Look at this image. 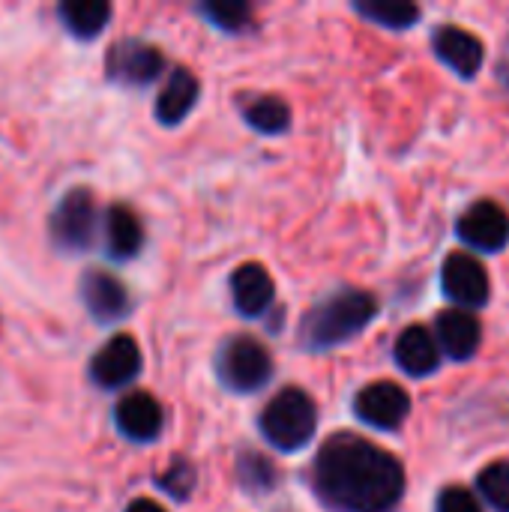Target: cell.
<instances>
[{"mask_svg": "<svg viewBox=\"0 0 509 512\" xmlns=\"http://www.w3.org/2000/svg\"><path fill=\"white\" fill-rule=\"evenodd\" d=\"M315 489L339 512H390L405 492V471L372 441L339 432L318 450Z\"/></svg>", "mask_w": 509, "mask_h": 512, "instance_id": "1", "label": "cell"}, {"mask_svg": "<svg viewBox=\"0 0 509 512\" xmlns=\"http://www.w3.org/2000/svg\"><path fill=\"white\" fill-rule=\"evenodd\" d=\"M357 12L384 27H411L420 18V9L405 0H360Z\"/></svg>", "mask_w": 509, "mask_h": 512, "instance_id": "21", "label": "cell"}, {"mask_svg": "<svg viewBox=\"0 0 509 512\" xmlns=\"http://www.w3.org/2000/svg\"><path fill=\"white\" fill-rule=\"evenodd\" d=\"M396 363L411 375V378H426L441 366V351L438 339L426 327H408L396 339Z\"/></svg>", "mask_w": 509, "mask_h": 512, "instance_id": "16", "label": "cell"}, {"mask_svg": "<svg viewBox=\"0 0 509 512\" xmlns=\"http://www.w3.org/2000/svg\"><path fill=\"white\" fill-rule=\"evenodd\" d=\"M126 512H168L165 507H159L156 501H147V498H138V501H132Z\"/></svg>", "mask_w": 509, "mask_h": 512, "instance_id": "27", "label": "cell"}, {"mask_svg": "<svg viewBox=\"0 0 509 512\" xmlns=\"http://www.w3.org/2000/svg\"><path fill=\"white\" fill-rule=\"evenodd\" d=\"M438 512H483L480 501L462 489V486H453V489H444L441 498H438Z\"/></svg>", "mask_w": 509, "mask_h": 512, "instance_id": "26", "label": "cell"}, {"mask_svg": "<svg viewBox=\"0 0 509 512\" xmlns=\"http://www.w3.org/2000/svg\"><path fill=\"white\" fill-rule=\"evenodd\" d=\"M270 375H273V360L267 348L249 336H237L225 342V348L219 351V378L225 381V387L237 393H252L264 387Z\"/></svg>", "mask_w": 509, "mask_h": 512, "instance_id": "5", "label": "cell"}, {"mask_svg": "<svg viewBox=\"0 0 509 512\" xmlns=\"http://www.w3.org/2000/svg\"><path fill=\"white\" fill-rule=\"evenodd\" d=\"M273 480H276V471H273V465H270L267 459H261V456H255V453L243 456V462H240V483H243L246 489L264 492V489L273 486Z\"/></svg>", "mask_w": 509, "mask_h": 512, "instance_id": "25", "label": "cell"}, {"mask_svg": "<svg viewBox=\"0 0 509 512\" xmlns=\"http://www.w3.org/2000/svg\"><path fill=\"white\" fill-rule=\"evenodd\" d=\"M78 294H81V303L90 312V318L99 321V324L120 321L129 312V306H132L129 291L108 270H87V273H81Z\"/></svg>", "mask_w": 509, "mask_h": 512, "instance_id": "8", "label": "cell"}, {"mask_svg": "<svg viewBox=\"0 0 509 512\" xmlns=\"http://www.w3.org/2000/svg\"><path fill=\"white\" fill-rule=\"evenodd\" d=\"M459 237L474 249L498 252L509 240V216L495 201H480L459 219Z\"/></svg>", "mask_w": 509, "mask_h": 512, "instance_id": "12", "label": "cell"}, {"mask_svg": "<svg viewBox=\"0 0 509 512\" xmlns=\"http://www.w3.org/2000/svg\"><path fill=\"white\" fill-rule=\"evenodd\" d=\"M318 429V408L315 402L297 390V387H288L282 390L264 411L261 417V432L264 438L276 447V450H303L312 435Z\"/></svg>", "mask_w": 509, "mask_h": 512, "instance_id": "3", "label": "cell"}, {"mask_svg": "<svg viewBox=\"0 0 509 512\" xmlns=\"http://www.w3.org/2000/svg\"><path fill=\"white\" fill-rule=\"evenodd\" d=\"M483 498L495 507L498 512H509V465L507 462H495L489 468L480 471L477 480Z\"/></svg>", "mask_w": 509, "mask_h": 512, "instance_id": "22", "label": "cell"}, {"mask_svg": "<svg viewBox=\"0 0 509 512\" xmlns=\"http://www.w3.org/2000/svg\"><path fill=\"white\" fill-rule=\"evenodd\" d=\"M156 486H159L162 492H168L171 498L186 501V498L192 495V489H195V471H192V465H189V462L177 459L168 471H162V474H159Z\"/></svg>", "mask_w": 509, "mask_h": 512, "instance_id": "23", "label": "cell"}, {"mask_svg": "<svg viewBox=\"0 0 509 512\" xmlns=\"http://www.w3.org/2000/svg\"><path fill=\"white\" fill-rule=\"evenodd\" d=\"M195 102H198V78L180 66L168 75V81L156 99V120L165 126H174L192 111Z\"/></svg>", "mask_w": 509, "mask_h": 512, "instance_id": "18", "label": "cell"}, {"mask_svg": "<svg viewBox=\"0 0 509 512\" xmlns=\"http://www.w3.org/2000/svg\"><path fill=\"white\" fill-rule=\"evenodd\" d=\"M96 234H99V210L93 192L84 186L69 189L48 216L51 243L66 255H78L96 243Z\"/></svg>", "mask_w": 509, "mask_h": 512, "instance_id": "4", "label": "cell"}, {"mask_svg": "<svg viewBox=\"0 0 509 512\" xmlns=\"http://www.w3.org/2000/svg\"><path fill=\"white\" fill-rule=\"evenodd\" d=\"M90 381L102 390H120L141 375V348L129 333L111 336L90 360Z\"/></svg>", "mask_w": 509, "mask_h": 512, "instance_id": "7", "label": "cell"}, {"mask_svg": "<svg viewBox=\"0 0 509 512\" xmlns=\"http://www.w3.org/2000/svg\"><path fill=\"white\" fill-rule=\"evenodd\" d=\"M432 45H435V54L465 78L477 75V69L483 66V57H486V48L474 33H468L462 27H450V24L435 33Z\"/></svg>", "mask_w": 509, "mask_h": 512, "instance_id": "13", "label": "cell"}, {"mask_svg": "<svg viewBox=\"0 0 509 512\" xmlns=\"http://www.w3.org/2000/svg\"><path fill=\"white\" fill-rule=\"evenodd\" d=\"M411 414V396L390 381L369 384L357 396V417L375 429H396Z\"/></svg>", "mask_w": 509, "mask_h": 512, "instance_id": "10", "label": "cell"}, {"mask_svg": "<svg viewBox=\"0 0 509 512\" xmlns=\"http://www.w3.org/2000/svg\"><path fill=\"white\" fill-rule=\"evenodd\" d=\"M201 12L216 24V27H222V30H246L249 27V21H252V12H249V6H243V3H207V6H201Z\"/></svg>", "mask_w": 509, "mask_h": 512, "instance_id": "24", "label": "cell"}, {"mask_svg": "<svg viewBox=\"0 0 509 512\" xmlns=\"http://www.w3.org/2000/svg\"><path fill=\"white\" fill-rule=\"evenodd\" d=\"M57 18L69 36L96 39L111 21V6L105 0H63L57 6Z\"/></svg>", "mask_w": 509, "mask_h": 512, "instance_id": "19", "label": "cell"}, {"mask_svg": "<svg viewBox=\"0 0 509 512\" xmlns=\"http://www.w3.org/2000/svg\"><path fill=\"white\" fill-rule=\"evenodd\" d=\"M378 315V303L372 294L366 291H339L330 300H324L321 306H315L306 321H303V345L312 351H324L333 345H342L348 339H354L360 330H366L372 324V318Z\"/></svg>", "mask_w": 509, "mask_h": 512, "instance_id": "2", "label": "cell"}, {"mask_svg": "<svg viewBox=\"0 0 509 512\" xmlns=\"http://www.w3.org/2000/svg\"><path fill=\"white\" fill-rule=\"evenodd\" d=\"M435 339L438 345L453 357V360H471L480 348L483 330L480 321L465 312V309H450L438 318L435 324Z\"/></svg>", "mask_w": 509, "mask_h": 512, "instance_id": "15", "label": "cell"}, {"mask_svg": "<svg viewBox=\"0 0 509 512\" xmlns=\"http://www.w3.org/2000/svg\"><path fill=\"white\" fill-rule=\"evenodd\" d=\"M165 414L150 393H129L114 408V426L123 438L135 444H150L159 438Z\"/></svg>", "mask_w": 509, "mask_h": 512, "instance_id": "11", "label": "cell"}, {"mask_svg": "<svg viewBox=\"0 0 509 512\" xmlns=\"http://www.w3.org/2000/svg\"><path fill=\"white\" fill-rule=\"evenodd\" d=\"M165 66V57L156 45H147L141 39H120L111 45L105 57V72L111 81L126 87H147L159 78Z\"/></svg>", "mask_w": 509, "mask_h": 512, "instance_id": "6", "label": "cell"}, {"mask_svg": "<svg viewBox=\"0 0 509 512\" xmlns=\"http://www.w3.org/2000/svg\"><path fill=\"white\" fill-rule=\"evenodd\" d=\"M444 291L450 300H456L459 306L465 309H477V306H486L489 303V273L486 267L465 255V252H456L444 261Z\"/></svg>", "mask_w": 509, "mask_h": 512, "instance_id": "9", "label": "cell"}, {"mask_svg": "<svg viewBox=\"0 0 509 512\" xmlns=\"http://www.w3.org/2000/svg\"><path fill=\"white\" fill-rule=\"evenodd\" d=\"M243 114L249 120V126H255L258 132H267V135H276V132H285L288 123H291V111L282 99L276 96H258V99H249L243 105Z\"/></svg>", "mask_w": 509, "mask_h": 512, "instance_id": "20", "label": "cell"}, {"mask_svg": "<svg viewBox=\"0 0 509 512\" xmlns=\"http://www.w3.org/2000/svg\"><path fill=\"white\" fill-rule=\"evenodd\" d=\"M231 297H234V309L246 318L267 312V306L273 303L270 273L261 264H243L231 279Z\"/></svg>", "mask_w": 509, "mask_h": 512, "instance_id": "17", "label": "cell"}, {"mask_svg": "<svg viewBox=\"0 0 509 512\" xmlns=\"http://www.w3.org/2000/svg\"><path fill=\"white\" fill-rule=\"evenodd\" d=\"M105 228V255L111 261H129L144 246V228L126 204H111L102 219Z\"/></svg>", "mask_w": 509, "mask_h": 512, "instance_id": "14", "label": "cell"}]
</instances>
